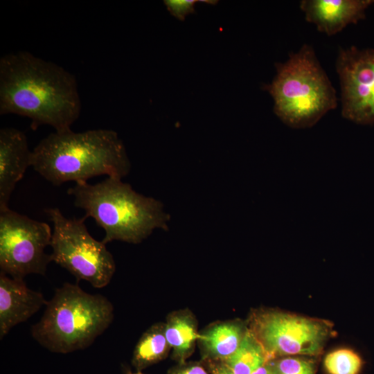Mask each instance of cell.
Returning a JSON list of instances; mask_svg holds the SVG:
<instances>
[{
    "instance_id": "9",
    "label": "cell",
    "mask_w": 374,
    "mask_h": 374,
    "mask_svg": "<svg viewBox=\"0 0 374 374\" xmlns=\"http://www.w3.org/2000/svg\"><path fill=\"white\" fill-rule=\"evenodd\" d=\"M336 70L340 82L342 116L357 124H373L374 49L341 48Z\"/></svg>"
},
{
    "instance_id": "19",
    "label": "cell",
    "mask_w": 374,
    "mask_h": 374,
    "mask_svg": "<svg viewBox=\"0 0 374 374\" xmlns=\"http://www.w3.org/2000/svg\"><path fill=\"white\" fill-rule=\"evenodd\" d=\"M196 0H166L164 1L169 12L179 20L194 12Z\"/></svg>"
},
{
    "instance_id": "12",
    "label": "cell",
    "mask_w": 374,
    "mask_h": 374,
    "mask_svg": "<svg viewBox=\"0 0 374 374\" xmlns=\"http://www.w3.org/2000/svg\"><path fill=\"white\" fill-rule=\"evenodd\" d=\"M47 302L42 293L29 289L24 279L0 272V339L16 325L26 321Z\"/></svg>"
},
{
    "instance_id": "11",
    "label": "cell",
    "mask_w": 374,
    "mask_h": 374,
    "mask_svg": "<svg viewBox=\"0 0 374 374\" xmlns=\"http://www.w3.org/2000/svg\"><path fill=\"white\" fill-rule=\"evenodd\" d=\"M373 3L374 0H302L300 8L306 21L331 36L364 19L366 10Z\"/></svg>"
},
{
    "instance_id": "22",
    "label": "cell",
    "mask_w": 374,
    "mask_h": 374,
    "mask_svg": "<svg viewBox=\"0 0 374 374\" xmlns=\"http://www.w3.org/2000/svg\"><path fill=\"white\" fill-rule=\"evenodd\" d=\"M267 361L251 374H274L272 363Z\"/></svg>"
},
{
    "instance_id": "13",
    "label": "cell",
    "mask_w": 374,
    "mask_h": 374,
    "mask_svg": "<svg viewBox=\"0 0 374 374\" xmlns=\"http://www.w3.org/2000/svg\"><path fill=\"white\" fill-rule=\"evenodd\" d=\"M247 326L241 320L217 321L199 331L197 346L204 362H223L238 348Z\"/></svg>"
},
{
    "instance_id": "3",
    "label": "cell",
    "mask_w": 374,
    "mask_h": 374,
    "mask_svg": "<svg viewBox=\"0 0 374 374\" xmlns=\"http://www.w3.org/2000/svg\"><path fill=\"white\" fill-rule=\"evenodd\" d=\"M75 207L84 211L105 232L103 242L139 244L154 229H168L169 215L159 200L133 190L121 179L107 177L95 184L76 182L67 190Z\"/></svg>"
},
{
    "instance_id": "7",
    "label": "cell",
    "mask_w": 374,
    "mask_h": 374,
    "mask_svg": "<svg viewBox=\"0 0 374 374\" xmlns=\"http://www.w3.org/2000/svg\"><path fill=\"white\" fill-rule=\"evenodd\" d=\"M50 226L10 208L0 211V269L14 278L30 274L44 276L51 255L44 251L51 245Z\"/></svg>"
},
{
    "instance_id": "16",
    "label": "cell",
    "mask_w": 374,
    "mask_h": 374,
    "mask_svg": "<svg viewBox=\"0 0 374 374\" xmlns=\"http://www.w3.org/2000/svg\"><path fill=\"white\" fill-rule=\"evenodd\" d=\"M269 360L262 345L248 328L236 350L222 362L233 374H251Z\"/></svg>"
},
{
    "instance_id": "4",
    "label": "cell",
    "mask_w": 374,
    "mask_h": 374,
    "mask_svg": "<svg viewBox=\"0 0 374 374\" xmlns=\"http://www.w3.org/2000/svg\"><path fill=\"white\" fill-rule=\"evenodd\" d=\"M114 317L107 298L66 283L47 302L43 316L31 327V335L47 350L66 354L91 346Z\"/></svg>"
},
{
    "instance_id": "5",
    "label": "cell",
    "mask_w": 374,
    "mask_h": 374,
    "mask_svg": "<svg viewBox=\"0 0 374 374\" xmlns=\"http://www.w3.org/2000/svg\"><path fill=\"white\" fill-rule=\"evenodd\" d=\"M276 69L265 89L273 98L275 114L286 125L311 127L336 108V91L311 46L303 44Z\"/></svg>"
},
{
    "instance_id": "6",
    "label": "cell",
    "mask_w": 374,
    "mask_h": 374,
    "mask_svg": "<svg viewBox=\"0 0 374 374\" xmlns=\"http://www.w3.org/2000/svg\"><path fill=\"white\" fill-rule=\"evenodd\" d=\"M53 223L51 261L95 288L111 281L116 263L103 242L94 239L84 224L85 218H67L58 208L45 210Z\"/></svg>"
},
{
    "instance_id": "20",
    "label": "cell",
    "mask_w": 374,
    "mask_h": 374,
    "mask_svg": "<svg viewBox=\"0 0 374 374\" xmlns=\"http://www.w3.org/2000/svg\"><path fill=\"white\" fill-rule=\"evenodd\" d=\"M167 374H212L204 362H189L177 364L170 368Z\"/></svg>"
},
{
    "instance_id": "21",
    "label": "cell",
    "mask_w": 374,
    "mask_h": 374,
    "mask_svg": "<svg viewBox=\"0 0 374 374\" xmlns=\"http://www.w3.org/2000/svg\"><path fill=\"white\" fill-rule=\"evenodd\" d=\"M204 362L212 374H233V372L222 362Z\"/></svg>"
},
{
    "instance_id": "18",
    "label": "cell",
    "mask_w": 374,
    "mask_h": 374,
    "mask_svg": "<svg viewBox=\"0 0 374 374\" xmlns=\"http://www.w3.org/2000/svg\"><path fill=\"white\" fill-rule=\"evenodd\" d=\"M271 363L274 374H316L314 364L307 359L286 357Z\"/></svg>"
},
{
    "instance_id": "15",
    "label": "cell",
    "mask_w": 374,
    "mask_h": 374,
    "mask_svg": "<svg viewBox=\"0 0 374 374\" xmlns=\"http://www.w3.org/2000/svg\"><path fill=\"white\" fill-rule=\"evenodd\" d=\"M170 350L165 332V322H157L139 339L133 352L132 364L141 371L166 359Z\"/></svg>"
},
{
    "instance_id": "23",
    "label": "cell",
    "mask_w": 374,
    "mask_h": 374,
    "mask_svg": "<svg viewBox=\"0 0 374 374\" xmlns=\"http://www.w3.org/2000/svg\"><path fill=\"white\" fill-rule=\"evenodd\" d=\"M129 374H143V373H142L141 371H137L136 373H130Z\"/></svg>"
},
{
    "instance_id": "10",
    "label": "cell",
    "mask_w": 374,
    "mask_h": 374,
    "mask_svg": "<svg viewBox=\"0 0 374 374\" xmlns=\"http://www.w3.org/2000/svg\"><path fill=\"white\" fill-rule=\"evenodd\" d=\"M32 163L25 134L16 128L0 130V211L9 208L8 203L16 184Z\"/></svg>"
},
{
    "instance_id": "8",
    "label": "cell",
    "mask_w": 374,
    "mask_h": 374,
    "mask_svg": "<svg viewBox=\"0 0 374 374\" xmlns=\"http://www.w3.org/2000/svg\"><path fill=\"white\" fill-rule=\"evenodd\" d=\"M248 328L269 360L276 356L317 355L330 332L325 321L274 310L253 312Z\"/></svg>"
},
{
    "instance_id": "14",
    "label": "cell",
    "mask_w": 374,
    "mask_h": 374,
    "mask_svg": "<svg viewBox=\"0 0 374 374\" xmlns=\"http://www.w3.org/2000/svg\"><path fill=\"white\" fill-rule=\"evenodd\" d=\"M165 332L171 347V357L181 364L194 353L199 335L198 321L188 308L170 312L165 321Z\"/></svg>"
},
{
    "instance_id": "17",
    "label": "cell",
    "mask_w": 374,
    "mask_h": 374,
    "mask_svg": "<svg viewBox=\"0 0 374 374\" xmlns=\"http://www.w3.org/2000/svg\"><path fill=\"white\" fill-rule=\"evenodd\" d=\"M362 365L360 356L347 348L334 350L324 359V366L329 374H359Z\"/></svg>"
},
{
    "instance_id": "2",
    "label": "cell",
    "mask_w": 374,
    "mask_h": 374,
    "mask_svg": "<svg viewBox=\"0 0 374 374\" xmlns=\"http://www.w3.org/2000/svg\"><path fill=\"white\" fill-rule=\"evenodd\" d=\"M31 166L57 186L103 175L121 179L131 170L122 140L115 131L105 129L55 131L35 147Z\"/></svg>"
},
{
    "instance_id": "1",
    "label": "cell",
    "mask_w": 374,
    "mask_h": 374,
    "mask_svg": "<svg viewBox=\"0 0 374 374\" xmlns=\"http://www.w3.org/2000/svg\"><path fill=\"white\" fill-rule=\"evenodd\" d=\"M81 107L76 78L61 66L27 51L1 57V115L27 117L33 130L49 125L61 132L71 129Z\"/></svg>"
}]
</instances>
